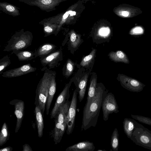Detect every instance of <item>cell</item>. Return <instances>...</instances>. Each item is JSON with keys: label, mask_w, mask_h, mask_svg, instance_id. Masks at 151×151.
I'll list each match as a JSON object with an SVG mask.
<instances>
[{"label": "cell", "mask_w": 151, "mask_h": 151, "mask_svg": "<svg viewBox=\"0 0 151 151\" xmlns=\"http://www.w3.org/2000/svg\"><path fill=\"white\" fill-rule=\"evenodd\" d=\"M107 93L103 86H96L93 97L86 102L83 108L82 130H86L91 127L96 126L102 102Z\"/></svg>", "instance_id": "cell-1"}, {"label": "cell", "mask_w": 151, "mask_h": 151, "mask_svg": "<svg viewBox=\"0 0 151 151\" xmlns=\"http://www.w3.org/2000/svg\"><path fill=\"white\" fill-rule=\"evenodd\" d=\"M43 76L38 84L36 91L35 104L40 108L43 116L45 111L49 89L52 76L55 71L44 67Z\"/></svg>", "instance_id": "cell-2"}, {"label": "cell", "mask_w": 151, "mask_h": 151, "mask_svg": "<svg viewBox=\"0 0 151 151\" xmlns=\"http://www.w3.org/2000/svg\"><path fill=\"white\" fill-rule=\"evenodd\" d=\"M33 37L31 33L19 32L12 36L8 41L4 51L21 50L31 45Z\"/></svg>", "instance_id": "cell-3"}, {"label": "cell", "mask_w": 151, "mask_h": 151, "mask_svg": "<svg viewBox=\"0 0 151 151\" xmlns=\"http://www.w3.org/2000/svg\"><path fill=\"white\" fill-rule=\"evenodd\" d=\"M102 109L103 119L108 120L109 115L119 111L117 103L114 95L111 93H107L102 103Z\"/></svg>", "instance_id": "cell-4"}, {"label": "cell", "mask_w": 151, "mask_h": 151, "mask_svg": "<svg viewBox=\"0 0 151 151\" xmlns=\"http://www.w3.org/2000/svg\"><path fill=\"white\" fill-rule=\"evenodd\" d=\"M78 93L76 88L73 93L68 114L66 119L67 127L66 132L68 135H70L72 133L75 127Z\"/></svg>", "instance_id": "cell-5"}, {"label": "cell", "mask_w": 151, "mask_h": 151, "mask_svg": "<svg viewBox=\"0 0 151 151\" xmlns=\"http://www.w3.org/2000/svg\"><path fill=\"white\" fill-rule=\"evenodd\" d=\"M114 12L119 17L124 18H132L142 13L140 8L127 4L120 5L114 9Z\"/></svg>", "instance_id": "cell-6"}, {"label": "cell", "mask_w": 151, "mask_h": 151, "mask_svg": "<svg viewBox=\"0 0 151 151\" xmlns=\"http://www.w3.org/2000/svg\"><path fill=\"white\" fill-rule=\"evenodd\" d=\"M62 53L61 49L55 50L52 53L40 58V61L44 67L47 66L49 69L57 67L59 62L62 59Z\"/></svg>", "instance_id": "cell-7"}, {"label": "cell", "mask_w": 151, "mask_h": 151, "mask_svg": "<svg viewBox=\"0 0 151 151\" xmlns=\"http://www.w3.org/2000/svg\"><path fill=\"white\" fill-rule=\"evenodd\" d=\"M36 70V68L32 67L30 63H28L19 67L3 72L1 74V76L7 78L17 77L34 72Z\"/></svg>", "instance_id": "cell-8"}, {"label": "cell", "mask_w": 151, "mask_h": 151, "mask_svg": "<svg viewBox=\"0 0 151 151\" xmlns=\"http://www.w3.org/2000/svg\"><path fill=\"white\" fill-rule=\"evenodd\" d=\"M70 84V82L67 83L58 95L51 112V119L55 118L60 107L68 100L70 97L69 88Z\"/></svg>", "instance_id": "cell-9"}, {"label": "cell", "mask_w": 151, "mask_h": 151, "mask_svg": "<svg viewBox=\"0 0 151 151\" xmlns=\"http://www.w3.org/2000/svg\"><path fill=\"white\" fill-rule=\"evenodd\" d=\"M10 104L14 107V114L17 118V123L15 132H17L19 130L23 119L24 114V104L22 100L14 99L11 101Z\"/></svg>", "instance_id": "cell-10"}, {"label": "cell", "mask_w": 151, "mask_h": 151, "mask_svg": "<svg viewBox=\"0 0 151 151\" xmlns=\"http://www.w3.org/2000/svg\"><path fill=\"white\" fill-rule=\"evenodd\" d=\"M95 147L92 142L86 141L79 142L68 147L66 151H93Z\"/></svg>", "instance_id": "cell-11"}, {"label": "cell", "mask_w": 151, "mask_h": 151, "mask_svg": "<svg viewBox=\"0 0 151 151\" xmlns=\"http://www.w3.org/2000/svg\"><path fill=\"white\" fill-rule=\"evenodd\" d=\"M57 46L54 44L46 43L41 45L35 52L36 58L45 56L56 50Z\"/></svg>", "instance_id": "cell-12"}, {"label": "cell", "mask_w": 151, "mask_h": 151, "mask_svg": "<svg viewBox=\"0 0 151 151\" xmlns=\"http://www.w3.org/2000/svg\"><path fill=\"white\" fill-rule=\"evenodd\" d=\"M56 72L53 74L51 80L46 105L47 115H48L50 105L55 93L56 88V83L55 81Z\"/></svg>", "instance_id": "cell-13"}, {"label": "cell", "mask_w": 151, "mask_h": 151, "mask_svg": "<svg viewBox=\"0 0 151 151\" xmlns=\"http://www.w3.org/2000/svg\"><path fill=\"white\" fill-rule=\"evenodd\" d=\"M67 127L66 121L63 124H61L55 120L53 134L54 141L55 144L60 142L66 130Z\"/></svg>", "instance_id": "cell-14"}, {"label": "cell", "mask_w": 151, "mask_h": 151, "mask_svg": "<svg viewBox=\"0 0 151 151\" xmlns=\"http://www.w3.org/2000/svg\"><path fill=\"white\" fill-rule=\"evenodd\" d=\"M70 103L71 101L68 100L60 107L55 117L59 123L63 124L66 121Z\"/></svg>", "instance_id": "cell-15"}, {"label": "cell", "mask_w": 151, "mask_h": 151, "mask_svg": "<svg viewBox=\"0 0 151 151\" xmlns=\"http://www.w3.org/2000/svg\"><path fill=\"white\" fill-rule=\"evenodd\" d=\"M35 118L37 124L38 135L39 137H41L43 134L44 123L43 115L39 107L36 106L35 108Z\"/></svg>", "instance_id": "cell-16"}, {"label": "cell", "mask_w": 151, "mask_h": 151, "mask_svg": "<svg viewBox=\"0 0 151 151\" xmlns=\"http://www.w3.org/2000/svg\"><path fill=\"white\" fill-rule=\"evenodd\" d=\"M88 78V75H85L80 80L78 84L76 89L78 94V99L80 102L83 100L85 96Z\"/></svg>", "instance_id": "cell-17"}, {"label": "cell", "mask_w": 151, "mask_h": 151, "mask_svg": "<svg viewBox=\"0 0 151 151\" xmlns=\"http://www.w3.org/2000/svg\"><path fill=\"white\" fill-rule=\"evenodd\" d=\"M19 61H28L36 58L35 52L29 50H21L12 51Z\"/></svg>", "instance_id": "cell-18"}, {"label": "cell", "mask_w": 151, "mask_h": 151, "mask_svg": "<svg viewBox=\"0 0 151 151\" xmlns=\"http://www.w3.org/2000/svg\"><path fill=\"white\" fill-rule=\"evenodd\" d=\"M109 56V58L115 62H122L128 63L129 61L126 55L121 50L110 52Z\"/></svg>", "instance_id": "cell-19"}, {"label": "cell", "mask_w": 151, "mask_h": 151, "mask_svg": "<svg viewBox=\"0 0 151 151\" xmlns=\"http://www.w3.org/2000/svg\"><path fill=\"white\" fill-rule=\"evenodd\" d=\"M118 77L121 83L125 86H132L137 88L141 85L140 82L136 80L124 75L119 74Z\"/></svg>", "instance_id": "cell-20"}, {"label": "cell", "mask_w": 151, "mask_h": 151, "mask_svg": "<svg viewBox=\"0 0 151 151\" xmlns=\"http://www.w3.org/2000/svg\"><path fill=\"white\" fill-rule=\"evenodd\" d=\"M97 86V79L95 77L92 78L90 81L88 89L86 102L90 101L94 96Z\"/></svg>", "instance_id": "cell-21"}, {"label": "cell", "mask_w": 151, "mask_h": 151, "mask_svg": "<svg viewBox=\"0 0 151 151\" xmlns=\"http://www.w3.org/2000/svg\"><path fill=\"white\" fill-rule=\"evenodd\" d=\"M9 137V133L7 125L6 122L2 125L0 133V146L5 144Z\"/></svg>", "instance_id": "cell-22"}, {"label": "cell", "mask_w": 151, "mask_h": 151, "mask_svg": "<svg viewBox=\"0 0 151 151\" xmlns=\"http://www.w3.org/2000/svg\"><path fill=\"white\" fill-rule=\"evenodd\" d=\"M118 133L117 129L115 128L113 131L111 139V145L112 151H117L118 150L119 142Z\"/></svg>", "instance_id": "cell-23"}, {"label": "cell", "mask_w": 151, "mask_h": 151, "mask_svg": "<svg viewBox=\"0 0 151 151\" xmlns=\"http://www.w3.org/2000/svg\"><path fill=\"white\" fill-rule=\"evenodd\" d=\"M96 51V49H93L89 55L83 58L80 65L83 67L88 66L94 58Z\"/></svg>", "instance_id": "cell-24"}, {"label": "cell", "mask_w": 151, "mask_h": 151, "mask_svg": "<svg viewBox=\"0 0 151 151\" xmlns=\"http://www.w3.org/2000/svg\"><path fill=\"white\" fill-rule=\"evenodd\" d=\"M74 65L73 62L70 59H68L64 73V75L66 77L70 76L72 74L74 69Z\"/></svg>", "instance_id": "cell-25"}, {"label": "cell", "mask_w": 151, "mask_h": 151, "mask_svg": "<svg viewBox=\"0 0 151 151\" xmlns=\"http://www.w3.org/2000/svg\"><path fill=\"white\" fill-rule=\"evenodd\" d=\"M70 42L73 48H76L81 41L80 36L74 32H72L70 35Z\"/></svg>", "instance_id": "cell-26"}, {"label": "cell", "mask_w": 151, "mask_h": 151, "mask_svg": "<svg viewBox=\"0 0 151 151\" xmlns=\"http://www.w3.org/2000/svg\"><path fill=\"white\" fill-rule=\"evenodd\" d=\"M10 58L6 55L0 60V75L2 74L6 68L11 64Z\"/></svg>", "instance_id": "cell-27"}, {"label": "cell", "mask_w": 151, "mask_h": 151, "mask_svg": "<svg viewBox=\"0 0 151 151\" xmlns=\"http://www.w3.org/2000/svg\"><path fill=\"white\" fill-rule=\"evenodd\" d=\"M110 32V29L108 27H103L99 29L98 34L99 36L105 38L109 35Z\"/></svg>", "instance_id": "cell-28"}, {"label": "cell", "mask_w": 151, "mask_h": 151, "mask_svg": "<svg viewBox=\"0 0 151 151\" xmlns=\"http://www.w3.org/2000/svg\"><path fill=\"white\" fill-rule=\"evenodd\" d=\"M144 32L143 28L141 26H137L133 28L130 31L131 35H138L142 34Z\"/></svg>", "instance_id": "cell-29"}, {"label": "cell", "mask_w": 151, "mask_h": 151, "mask_svg": "<svg viewBox=\"0 0 151 151\" xmlns=\"http://www.w3.org/2000/svg\"><path fill=\"white\" fill-rule=\"evenodd\" d=\"M124 127H128V128H124L125 130L126 131L127 129H128L126 132H127L128 130L131 131L134 128V125L131 122H129L128 124V126L127 124L124 122Z\"/></svg>", "instance_id": "cell-30"}, {"label": "cell", "mask_w": 151, "mask_h": 151, "mask_svg": "<svg viewBox=\"0 0 151 151\" xmlns=\"http://www.w3.org/2000/svg\"><path fill=\"white\" fill-rule=\"evenodd\" d=\"M69 14L71 16H74L76 14V12L72 11H67L63 15V19H65L67 18Z\"/></svg>", "instance_id": "cell-31"}, {"label": "cell", "mask_w": 151, "mask_h": 151, "mask_svg": "<svg viewBox=\"0 0 151 151\" xmlns=\"http://www.w3.org/2000/svg\"><path fill=\"white\" fill-rule=\"evenodd\" d=\"M140 139L141 141L145 144L148 143L149 141V139L148 137L145 136H142Z\"/></svg>", "instance_id": "cell-32"}, {"label": "cell", "mask_w": 151, "mask_h": 151, "mask_svg": "<svg viewBox=\"0 0 151 151\" xmlns=\"http://www.w3.org/2000/svg\"><path fill=\"white\" fill-rule=\"evenodd\" d=\"M23 151H32V150L29 146L27 144H25L23 146Z\"/></svg>", "instance_id": "cell-33"}, {"label": "cell", "mask_w": 151, "mask_h": 151, "mask_svg": "<svg viewBox=\"0 0 151 151\" xmlns=\"http://www.w3.org/2000/svg\"><path fill=\"white\" fill-rule=\"evenodd\" d=\"M12 149L13 148L12 147L8 146L1 149L0 150V151H12Z\"/></svg>", "instance_id": "cell-34"}, {"label": "cell", "mask_w": 151, "mask_h": 151, "mask_svg": "<svg viewBox=\"0 0 151 151\" xmlns=\"http://www.w3.org/2000/svg\"><path fill=\"white\" fill-rule=\"evenodd\" d=\"M6 9L9 12H12L14 11V8L12 6L10 5H8L6 7Z\"/></svg>", "instance_id": "cell-35"}, {"label": "cell", "mask_w": 151, "mask_h": 151, "mask_svg": "<svg viewBox=\"0 0 151 151\" xmlns=\"http://www.w3.org/2000/svg\"><path fill=\"white\" fill-rule=\"evenodd\" d=\"M52 2L51 0H42V3L45 5H48Z\"/></svg>", "instance_id": "cell-36"}, {"label": "cell", "mask_w": 151, "mask_h": 151, "mask_svg": "<svg viewBox=\"0 0 151 151\" xmlns=\"http://www.w3.org/2000/svg\"><path fill=\"white\" fill-rule=\"evenodd\" d=\"M97 151H106L105 150H97Z\"/></svg>", "instance_id": "cell-37"}]
</instances>
